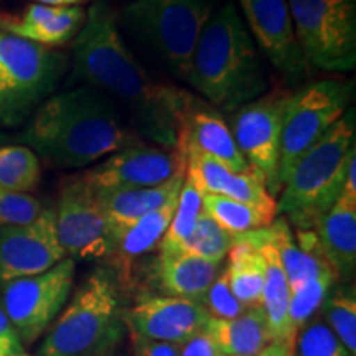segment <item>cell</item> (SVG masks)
Returning a JSON list of instances; mask_svg holds the SVG:
<instances>
[{"mask_svg":"<svg viewBox=\"0 0 356 356\" xmlns=\"http://www.w3.org/2000/svg\"><path fill=\"white\" fill-rule=\"evenodd\" d=\"M73 56L78 78L126 106L134 132L175 150L178 114L188 91L149 76L124 43L118 17L108 3L95 2L88 8L73 40Z\"/></svg>","mask_w":356,"mask_h":356,"instance_id":"1","label":"cell"},{"mask_svg":"<svg viewBox=\"0 0 356 356\" xmlns=\"http://www.w3.org/2000/svg\"><path fill=\"white\" fill-rule=\"evenodd\" d=\"M19 139L55 168L88 167L140 142L124 122L115 101L92 86L48 97Z\"/></svg>","mask_w":356,"mask_h":356,"instance_id":"2","label":"cell"},{"mask_svg":"<svg viewBox=\"0 0 356 356\" xmlns=\"http://www.w3.org/2000/svg\"><path fill=\"white\" fill-rule=\"evenodd\" d=\"M188 84L208 104L228 114L267 91L261 55L233 0L211 13L203 26Z\"/></svg>","mask_w":356,"mask_h":356,"instance_id":"3","label":"cell"},{"mask_svg":"<svg viewBox=\"0 0 356 356\" xmlns=\"http://www.w3.org/2000/svg\"><path fill=\"white\" fill-rule=\"evenodd\" d=\"M126 310L108 267L88 275L68 307L50 325L40 356H109L126 335Z\"/></svg>","mask_w":356,"mask_h":356,"instance_id":"4","label":"cell"},{"mask_svg":"<svg viewBox=\"0 0 356 356\" xmlns=\"http://www.w3.org/2000/svg\"><path fill=\"white\" fill-rule=\"evenodd\" d=\"M355 134V109L350 108L293 167L280 191L277 213L287 215L297 229H314L341 195L356 159Z\"/></svg>","mask_w":356,"mask_h":356,"instance_id":"5","label":"cell"},{"mask_svg":"<svg viewBox=\"0 0 356 356\" xmlns=\"http://www.w3.org/2000/svg\"><path fill=\"white\" fill-rule=\"evenodd\" d=\"M210 0H134L119 22L168 73L188 84L197 43L211 17Z\"/></svg>","mask_w":356,"mask_h":356,"instance_id":"6","label":"cell"},{"mask_svg":"<svg viewBox=\"0 0 356 356\" xmlns=\"http://www.w3.org/2000/svg\"><path fill=\"white\" fill-rule=\"evenodd\" d=\"M66 66L65 53L0 32V126L29 121L53 96Z\"/></svg>","mask_w":356,"mask_h":356,"instance_id":"7","label":"cell"},{"mask_svg":"<svg viewBox=\"0 0 356 356\" xmlns=\"http://www.w3.org/2000/svg\"><path fill=\"white\" fill-rule=\"evenodd\" d=\"M353 84L322 79L291 92L282 119L277 184L282 191L299 160L340 121L350 108Z\"/></svg>","mask_w":356,"mask_h":356,"instance_id":"8","label":"cell"},{"mask_svg":"<svg viewBox=\"0 0 356 356\" xmlns=\"http://www.w3.org/2000/svg\"><path fill=\"white\" fill-rule=\"evenodd\" d=\"M297 42L309 66H356V0H287Z\"/></svg>","mask_w":356,"mask_h":356,"instance_id":"9","label":"cell"},{"mask_svg":"<svg viewBox=\"0 0 356 356\" xmlns=\"http://www.w3.org/2000/svg\"><path fill=\"white\" fill-rule=\"evenodd\" d=\"M76 262L65 257L42 274L10 280L0 291L3 310L22 345H32L50 328L73 291Z\"/></svg>","mask_w":356,"mask_h":356,"instance_id":"10","label":"cell"},{"mask_svg":"<svg viewBox=\"0 0 356 356\" xmlns=\"http://www.w3.org/2000/svg\"><path fill=\"white\" fill-rule=\"evenodd\" d=\"M291 91L274 88L229 114L231 134L248 165L261 173L267 190L275 197L282 119Z\"/></svg>","mask_w":356,"mask_h":356,"instance_id":"11","label":"cell"},{"mask_svg":"<svg viewBox=\"0 0 356 356\" xmlns=\"http://www.w3.org/2000/svg\"><path fill=\"white\" fill-rule=\"evenodd\" d=\"M56 234L71 259H101L113 254L115 241L97 191L81 177L63 186L55 210Z\"/></svg>","mask_w":356,"mask_h":356,"instance_id":"12","label":"cell"},{"mask_svg":"<svg viewBox=\"0 0 356 356\" xmlns=\"http://www.w3.org/2000/svg\"><path fill=\"white\" fill-rule=\"evenodd\" d=\"M184 170L186 162L177 150L139 142L118 150L79 177L95 190L142 188L165 184Z\"/></svg>","mask_w":356,"mask_h":356,"instance_id":"13","label":"cell"},{"mask_svg":"<svg viewBox=\"0 0 356 356\" xmlns=\"http://www.w3.org/2000/svg\"><path fill=\"white\" fill-rule=\"evenodd\" d=\"M65 257L51 208H44L30 225L0 226V286L42 274Z\"/></svg>","mask_w":356,"mask_h":356,"instance_id":"14","label":"cell"},{"mask_svg":"<svg viewBox=\"0 0 356 356\" xmlns=\"http://www.w3.org/2000/svg\"><path fill=\"white\" fill-rule=\"evenodd\" d=\"M239 6L262 55L286 81L299 83L309 65L293 32L287 0H239Z\"/></svg>","mask_w":356,"mask_h":356,"instance_id":"15","label":"cell"},{"mask_svg":"<svg viewBox=\"0 0 356 356\" xmlns=\"http://www.w3.org/2000/svg\"><path fill=\"white\" fill-rule=\"evenodd\" d=\"M175 150L185 160L193 155L210 157L234 173L251 168L239 152L229 124L222 119L220 111L190 92L178 114Z\"/></svg>","mask_w":356,"mask_h":356,"instance_id":"16","label":"cell"},{"mask_svg":"<svg viewBox=\"0 0 356 356\" xmlns=\"http://www.w3.org/2000/svg\"><path fill=\"white\" fill-rule=\"evenodd\" d=\"M211 317L202 302L180 297H147L126 312L132 338L181 345L207 327Z\"/></svg>","mask_w":356,"mask_h":356,"instance_id":"17","label":"cell"},{"mask_svg":"<svg viewBox=\"0 0 356 356\" xmlns=\"http://www.w3.org/2000/svg\"><path fill=\"white\" fill-rule=\"evenodd\" d=\"M185 162V178L203 195H220L277 213V203L267 190L264 178L252 168L243 173H234L222 163L204 155H193Z\"/></svg>","mask_w":356,"mask_h":356,"instance_id":"18","label":"cell"},{"mask_svg":"<svg viewBox=\"0 0 356 356\" xmlns=\"http://www.w3.org/2000/svg\"><path fill=\"white\" fill-rule=\"evenodd\" d=\"M243 239L259 251L264 259V291H262V309L266 312L267 322L273 330L274 341L277 345L293 348L296 330L289 318V304H291V287H289L286 273L280 264L279 252L267 228L249 231L239 234Z\"/></svg>","mask_w":356,"mask_h":356,"instance_id":"19","label":"cell"},{"mask_svg":"<svg viewBox=\"0 0 356 356\" xmlns=\"http://www.w3.org/2000/svg\"><path fill=\"white\" fill-rule=\"evenodd\" d=\"M337 280L348 282L356 269V195L341 191L314 228Z\"/></svg>","mask_w":356,"mask_h":356,"instance_id":"20","label":"cell"},{"mask_svg":"<svg viewBox=\"0 0 356 356\" xmlns=\"http://www.w3.org/2000/svg\"><path fill=\"white\" fill-rule=\"evenodd\" d=\"M184 180L185 170L178 172L165 184L157 186L96 190L102 211L108 218L109 228L113 231L114 241L118 243L119 236L147 213L157 210L168 200L177 197L180 193Z\"/></svg>","mask_w":356,"mask_h":356,"instance_id":"21","label":"cell"},{"mask_svg":"<svg viewBox=\"0 0 356 356\" xmlns=\"http://www.w3.org/2000/svg\"><path fill=\"white\" fill-rule=\"evenodd\" d=\"M218 262H211L188 252H159L155 277L159 287L168 297L202 302L211 282L220 274Z\"/></svg>","mask_w":356,"mask_h":356,"instance_id":"22","label":"cell"},{"mask_svg":"<svg viewBox=\"0 0 356 356\" xmlns=\"http://www.w3.org/2000/svg\"><path fill=\"white\" fill-rule=\"evenodd\" d=\"M207 330L226 356H259L267 346L275 343L262 307L246 309L231 320L210 318Z\"/></svg>","mask_w":356,"mask_h":356,"instance_id":"23","label":"cell"},{"mask_svg":"<svg viewBox=\"0 0 356 356\" xmlns=\"http://www.w3.org/2000/svg\"><path fill=\"white\" fill-rule=\"evenodd\" d=\"M180 195V193H178ZM178 195L168 200L165 204L157 208V210L147 213L140 220H137L131 228H127L119 236L118 243L113 251L114 259L121 270H129L134 261L139 257L149 254V252L159 249L160 241L165 236L168 226H170L173 213H175Z\"/></svg>","mask_w":356,"mask_h":356,"instance_id":"24","label":"cell"},{"mask_svg":"<svg viewBox=\"0 0 356 356\" xmlns=\"http://www.w3.org/2000/svg\"><path fill=\"white\" fill-rule=\"evenodd\" d=\"M228 273L229 286L234 297L246 309L262 307L264 291V259L259 251L241 236H234V244L229 251Z\"/></svg>","mask_w":356,"mask_h":356,"instance_id":"25","label":"cell"},{"mask_svg":"<svg viewBox=\"0 0 356 356\" xmlns=\"http://www.w3.org/2000/svg\"><path fill=\"white\" fill-rule=\"evenodd\" d=\"M203 211L233 236L267 228L277 213L220 195H203Z\"/></svg>","mask_w":356,"mask_h":356,"instance_id":"26","label":"cell"},{"mask_svg":"<svg viewBox=\"0 0 356 356\" xmlns=\"http://www.w3.org/2000/svg\"><path fill=\"white\" fill-rule=\"evenodd\" d=\"M86 19L83 7H56L53 15L33 25L17 26L8 35L19 37L29 42L43 44L48 48H56L74 40Z\"/></svg>","mask_w":356,"mask_h":356,"instance_id":"27","label":"cell"},{"mask_svg":"<svg viewBox=\"0 0 356 356\" xmlns=\"http://www.w3.org/2000/svg\"><path fill=\"white\" fill-rule=\"evenodd\" d=\"M42 181V160L26 145H0V188L30 193Z\"/></svg>","mask_w":356,"mask_h":356,"instance_id":"28","label":"cell"},{"mask_svg":"<svg viewBox=\"0 0 356 356\" xmlns=\"http://www.w3.org/2000/svg\"><path fill=\"white\" fill-rule=\"evenodd\" d=\"M320 317L335 333L351 356H356V296L353 286L332 289L325 299Z\"/></svg>","mask_w":356,"mask_h":356,"instance_id":"29","label":"cell"},{"mask_svg":"<svg viewBox=\"0 0 356 356\" xmlns=\"http://www.w3.org/2000/svg\"><path fill=\"white\" fill-rule=\"evenodd\" d=\"M203 213V193L190 180H184L172 222L159 246V252H177L197 226Z\"/></svg>","mask_w":356,"mask_h":356,"instance_id":"30","label":"cell"},{"mask_svg":"<svg viewBox=\"0 0 356 356\" xmlns=\"http://www.w3.org/2000/svg\"><path fill=\"white\" fill-rule=\"evenodd\" d=\"M233 244L234 236L222 229L211 216H208L203 211L202 216L198 218L195 229L181 244L180 251L221 264L229 254Z\"/></svg>","mask_w":356,"mask_h":356,"instance_id":"31","label":"cell"},{"mask_svg":"<svg viewBox=\"0 0 356 356\" xmlns=\"http://www.w3.org/2000/svg\"><path fill=\"white\" fill-rule=\"evenodd\" d=\"M337 279L333 275H323V277L312 279L300 286L297 291L291 292V304H289V318H291L292 328L297 332L307 322L317 317L322 310V305L327 296L335 286Z\"/></svg>","mask_w":356,"mask_h":356,"instance_id":"32","label":"cell"},{"mask_svg":"<svg viewBox=\"0 0 356 356\" xmlns=\"http://www.w3.org/2000/svg\"><path fill=\"white\" fill-rule=\"evenodd\" d=\"M292 356H351L323 318L314 317L297 332Z\"/></svg>","mask_w":356,"mask_h":356,"instance_id":"33","label":"cell"},{"mask_svg":"<svg viewBox=\"0 0 356 356\" xmlns=\"http://www.w3.org/2000/svg\"><path fill=\"white\" fill-rule=\"evenodd\" d=\"M43 210V203L33 195L0 188V226L30 225Z\"/></svg>","mask_w":356,"mask_h":356,"instance_id":"34","label":"cell"},{"mask_svg":"<svg viewBox=\"0 0 356 356\" xmlns=\"http://www.w3.org/2000/svg\"><path fill=\"white\" fill-rule=\"evenodd\" d=\"M202 305L208 312L211 318L220 320H231L239 317L246 307L234 297L233 291L229 286V273L228 267L221 270L213 280L210 289H208L204 297L202 299Z\"/></svg>","mask_w":356,"mask_h":356,"instance_id":"35","label":"cell"},{"mask_svg":"<svg viewBox=\"0 0 356 356\" xmlns=\"http://www.w3.org/2000/svg\"><path fill=\"white\" fill-rule=\"evenodd\" d=\"M177 356H222L220 346L216 345L215 338L207 330V327L197 335H193L188 340L178 345Z\"/></svg>","mask_w":356,"mask_h":356,"instance_id":"36","label":"cell"},{"mask_svg":"<svg viewBox=\"0 0 356 356\" xmlns=\"http://www.w3.org/2000/svg\"><path fill=\"white\" fill-rule=\"evenodd\" d=\"M22 353H24V345L0 300V356H15Z\"/></svg>","mask_w":356,"mask_h":356,"instance_id":"37","label":"cell"},{"mask_svg":"<svg viewBox=\"0 0 356 356\" xmlns=\"http://www.w3.org/2000/svg\"><path fill=\"white\" fill-rule=\"evenodd\" d=\"M136 345L137 356H177L178 345L159 343V341H147L132 338Z\"/></svg>","mask_w":356,"mask_h":356,"instance_id":"38","label":"cell"},{"mask_svg":"<svg viewBox=\"0 0 356 356\" xmlns=\"http://www.w3.org/2000/svg\"><path fill=\"white\" fill-rule=\"evenodd\" d=\"M292 353H293V348L273 343L270 346H267V348L262 351L259 356H292Z\"/></svg>","mask_w":356,"mask_h":356,"instance_id":"39","label":"cell"},{"mask_svg":"<svg viewBox=\"0 0 356 356\" xmlns=\"http://www.w3.org/2000/svg\"><path fill=\"white\" fill-rule=\"evenodd\" d=\"M35 3H43L50 7H74L78 3L86 2V0H32Z\"/></svg>","mask_w":356,"mask_h":356,"instance_id":"40","label":"cell"},{"mask_svg":"<svg viewBox=\"0 0 356 356\" xmlns=\"http://www.w3.org/2000/svg\"><path fill=\"white\" fill-rule=\"evenodd\" d=\"M2 140H3V134L0 132V144H2Z\"/></svg>","mask_w":356,"mask_h":356,"instance_id":"41","label":"cell"},{"mask_svg":"<svg viewBox=\"0 0 356 356\" xmlns=\"http://www.w3.org/2000/svg\"><path fill=\"white\" fill-rule=\"evenodd\" d=\"M15 356H29V355H24V353H22V355H15Z\"/></svg>","mask_w":356,"mask_h":356,"instance_id":"42","label":"cell"},{"mask_svg":"<svg viewBox=\"0 0 356 356\" xmlns=\"http://www.w3.org/2000/svg\"><path fill=\"white\" fill-rule=\"evenodd\" d=\"M109 356H119V355H114V353H113V355H109Z\"/></svg>","mask_w":356,"mask_h":356,"instance_id":"43","label":"cell"},{"mask_svg":"<svg viewBox=\"0 0 356 356\" xmlns=\"http://www.w3.org/2000/svg\"><path fill=\"white\" fill-rule=\"evenodd\" d=\"M222 356H226V355H222Z\"/></svg>","mask_w":356,"mask_h":356,"instance_id":"44","label":"cell"}]
</instances>
